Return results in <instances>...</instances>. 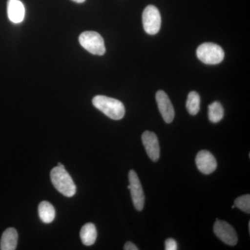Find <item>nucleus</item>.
<instances>
[{
    "instance_id": "nucleus-7",
    "label": "nucleus",
    "mask_w": 250,
    "mask_h": 250,
    "mask_svg": "<svg viewBox=\"0 0 250 250\" xmlns=\"http://www.w3.org/2000/svg\"><path fill=\"white\" fill-rule=\"evenodd\" d=\"M213 231L218 238L225 244L231 246H236L237 244L238 237L236 231L233 227L227 222L217 219L213 225Z\"/></svg>"
},
{
    "instance_id": "nucleus-15",
    "label": "nucleus",
    "mask_w": 250,
    "mask_h": 250,
    "mask_svg": "<svg viewBox=\"0 0 250 250\" xmlns=\"http://www.w3.org/2000/svg\"><path fill=\"white\" fill-rule=\"evenodd\" d=\"M200 108V97L195 91H191L188 94L187 102V108L188 113L192 116H195L198 113Z\"/></svg>"
},
{
    "instance_id": "nucleus-4",
    "label": "nucleus",
    "mask_w": 250,
    "mask_h": 250,
    "mask_svg": "<svg viewBox=\"0 0 250 250\" xmlns=\"http://www.w3.org/2000/svg\"><path fill=\"white\" fill-rule=\"evenodd\" d=\"M81 45L94 55L103 56L106 52L104 41L95 31H85L79 38Z\"/></svg>"
},
{
    "instance_id": "nucleus-18",
    "label": "nucleus",
    "mask_w": 250,
    "mask_h": 250,
    "mask_svg": "<svg viewBox=\"0 0 250 250\" xmlns=\"http://www.w3.org/2000/svg\"><path fill=\"white\" fill-rule=\"evenodd\" d=\"M165 246L166 250H177V242L175 241V240L172 239V238H168V239L166 240Z\"/></svg>"
},
{
    "instance_id": "nucleus-19",
    "label": "nucleus",
    "mask_w": 250,
    "mask_h": 250,
    "mask_svg": "<svg viewBox=\"0 0 250 250\" xmlns=\"http://www.w3.org/2000/svg\"><path fill=\"white\" fill-rule=\"evenodd\" d=\"M124 250H138L139 248H137L134 243H131V242H127V243H125L124 246Z\"/></svg>"
},
{
    "instance_id": "nucleus-14",
    "label": "nucleus",
    "mask_w": 250,
    "mask_h": 250,
    "mask_svg": "<svg viewBox=\"0 0 250 250\" xmlns=\"http://www.w3.org/2000/svg\"><path fill=\"white\" fill-rule=\"evenodd\" d=\"M39 215L42 223L45 224L52 223L56 215L53 205L47 201L41 202L39 206Z\"/></svg>"
},
{
    "instance_id": "nucleus-20",
    "label": "nucleus",
    "mask_w": 250,
    "mask_h": 250,
    "mask_svg": "<svg viewBox=\"0 0 250 250\" xmlns=\"http://www.w3.org/2000/svg\"><path fill=\"white\" fill-rule=\"evenodd\" d=\"M72 1H75L76 3H83L85 1V0H72Z\"/></svg>"
},
{
    "instance_id": "nucleus-22",
    "label": "nucleus",
    "mask_w": 250,
    "mask_h": 250,
    "mask_svg": "<svg viewBox=\"0 0 250 250\" xmlns=\"http://www.w3.org/2000/svg\"><path fill=\"white\" fill-rule=\"evenodd\" d=\"M235 207H236V206H235V205H233L232 206V208H234Z\"/></svg>"
},
{
    "instance_id": "nucleus-10",
    "label": "nucleus",
    "mask_w": 250,
    "mask_h": 250,
    "mask_svg": "<svg viewBox=\"0 0 250 250\" xmlns=\"http://www.w3.org/2000/svg\"><path fill=\"white\" fill-rule=\"evenodd\" d=\"M195 163L198 170L205 174H210L216 170V159L214 156L207 150H202L197 153Z\"/></svg>"
},
{
    "instance_id": "nucleus-21",
    "label": "nucleus",
    "mask_w": 250,
    "mask_h": 250,
    "mask_svg": "<svg viewBox=\"0 0 250 250\" xmlns=\"http://www.w3.org/2000/svg\"><path fill=\"white\" fill-rule=\"evenodd\" d=\"M58 166H59V167H62V168H65V166L62 165V164H61V163H59Z\"/></svg>"
},
{
    "instance_id": "nucleus-3",
    "label": "nucleus",
    "mask_w": 250,
    "mask_h": 250,
    "mask_svg": "<svg viewBox=\"0 0 250 250\" xmlns=\"http://www.w3.org/2000/svg\"><path fill=\"white\" fill-rule=\"evenodd\" d=\"M197 57L204 63L215 65L223 62L225 52L223 48L217 44L205 42L197 48Z\"/></svg>"
},
{
    "instance_id": "nucleus-9",
    "label": "nucleus",
    "mask_w": 250,
    "mask_h": 250,
    "mask_svg": "<svg viewBox=\"0 0 250 250\" xmlns=\"http://www.w3.org/2000/svg\"><path fill=\"white\" fill-rule=\"evenodd\" d=\"M142 142L151 160L157 161L160 157V147L157 136L152 131H146L142 135Z\"/></svg>"
},
{
    "instance_id": "nucleus-2",
    "label": "nucleus",
    "mask_w": 250,
    "mask_h": 250,
    "mask_svg": "<svg viewBox=\"0 0 250 250\" xmlns=\"http://www.w3.org/2000/svg\"><path fill=\"white\" fill-rule=\"evenodd\" d=\"M52 183L55 188L64 196L71 197L76 193V187L68 172L62 167H54L50 172Z\"/></svg>"
},
{
    "instance_id": "nucleus-1",
    "label": "nucleus",
    "mask_w": 250,
    "mask_h": 250,
    "mask_svg": "<svg viewBox=\"0 0 250 250\" xmlns=\"http://www.w3.org/2000/svg\"><path fill=\"white\" fill-rule=\"evenodd\" d=\"M93 104L112 120L119 121L125 116L124 104L116 99L97 95L93 99Z\"/></svg>"
},
{
    "instance_id": "nucleus-13",
    "label": "nucleus",
    "mask_w": 250,
    "mask_h": 250,
    "mask_svg": "<svg viewBox=\"0 0 250 250\" xmlns=\"http://www.w3.org/2000/svg\"><path fill=\"white\" fill-rule=\"evenodd\" d=\"M98 233L93 223H87L82 227L80 231V238L83 245L90 246L96 241Z\"/></svg>"
},
{
    "instance_id": "nucleus-6",
    "label": "nucleus",
    "mask_w": 250,
    "mask_h": 250,
    "mask_svg": "<svg viewBox=\"0 0 250 250\" xmlns=\"http://www.w3.org/2000/svg\"><path fill=\"white\" fill-rule=\"evenodd\" d=\"M129 182L131 198L136 210H143L145 205V194L137 174L134 170L129 172Z\"/></svg>"
},
{
    "instance_id": "nucleus-17",
    "label": "nucleus",
    "mask_w": 250,
    "mask_h": 250,
    "mask_svg": "<svg viewBox=\"0 0 250 250\" xmlns=\"http://www.w3.org/2000/svg\"><path fill=\"white\" fill-rule=\"evenodd\" d=\"M234 205L236 206L237 208H239L243 211L246 212L247 213H250V195L249 194L248 195H243L238 197L235 200Z\"/></svg>"
},
{
    "instance_id": "nucleus-16",
    "label": "nucleus",
    "mask_w": 250,
    "mask_h": 250,
    "mask_svg": "<svg viewBox=\"0 0 250 250\" xmlns=\"http://www.w3.org/2000/svg\"><path fill=\"white\" fill-rule=\"evenodd\" d=\"M208 119L213 123L222 121L224 117V108L221 104L214 102L208 106Z\"/></svg>"
},
{
    "instance_id": "nucleus-5",
    "label": "nucleus",
    "mask_w": 250,
    "mask_h": 250,
    "mask_svg": "<svg viewBox=\"0 0 250 250\" xmlns=\"http://www.w3.org/2000/svg\"><path fill=\"white\" fill-rule=\"evenodd\" d=\"M143 27L149 35H155L161 29V17L159 9L153 5H149L143 14Z\"/></svg>"
},
{
    "instance_id": "nucleus-11",
    "label": "nucleus",
    "mask_w": 250,
    "mask_h": 250,
    "mask_svg": "<svg viewBox=\"0 0 250 250\" xmlns=\"http://www.w3.org/2000/svg\"><path fill=\"white\" fill-rule=\"evenodd\" d=\"M7 14L10 21L15 24L22 22L25 16V9L20 0H8Z\"/></svg>"
},
{
    "instance_id": "nucleus-8",
    "label": "nucleus",
    "mask_w": 250,
    "mask_h": 250,
    "mask_svg": "<svg viewBox=\"0 0 250 250\" xmlns=\"http://www.w3.org/2000/svg\"><path fill=\"white\" fill-rule=\"evenodd\" d=\"M156 100L163 119L166 123H172L174 118V110L167 94L164 90H159L156 94Z\"/></svg>"
},
{
    "instance_id": "nucleus-12",
    "label": "nucleus",
    "mask_w": 250,
    "mask_h": 250,
    "mask_svg": "<svg viewBox=\"0 0 250 250\" xmlns=\"http://www.w3.org/2000/svg\"><path fill=\"white\" fill-rule=\"evenodd\" d=\"M18 234L16 229L8 228L5 230L0 242L1 250H14L17 247Z\"/></svg>"
}]
</instances>
